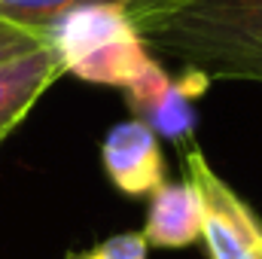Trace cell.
Segmentation results:
<instances>
[{
	"label": "cell",
	"instance_id": "cell-1",
	"mask_svg": "<svg viewBox=\"0 0 262 259\" xmlns=\"http://www.w3.org/2000/svg\"><path fill=\"white\" fill-rule=\"evenodd\" d=\"M131 18L149 52L207 82H262V0H146Z\"/></svg>",
	"mask_w": 262,
	"mask_h": 259
},
{
	"label": "cell",
	"instance_id": "cell-2",
	"mask_svg": "<svg viewBox=\"0 0 262 259\" xmlns=\"http://www.w3.org/2000/svg\"><path fill=\"white\" fill-rule=\"evenodd\" d=\"M43 37L58 52L64 70L110 89H128L156 61L131 18V9L119 3H85L67 9L43 28Z\"/></svg>",
	"mask_w": 262,
	"mask_h": 259
},
{
	"label": "cell",
	"instance_id": "cell-3",
	"mask_svg": "<svg viewBox=\"0 0 262 259\" xmlns=\"http://www.w3.org/2000/svg\"><path fill=\"white\" fill-rule=\"evenodd\" d=\"M186 177L201 195V238L210 259H262V226L232 186L210 171L201 149H186Z\"/></svg>",
	"mask_w": 262,
	"mask_h": 259
},
{
	"label": "cell",
	"instance_id": "cell-4",
	"mask_svg": "<svg viewBox=\"0 0 262 259\" xmlns=\"http://www.w3.org/2000/svg\"><path fill=\"white\" fill-rule=\"evenodd\" d=\"M207 85L210 82L195 70L171 76L159 61H152L122 92L134 110V119H140L156 137L183 146L195 134V98Z\"/></svg>",
	"mask_w": 262,
	"mask_h": 259
},
{
	"label": "cell",
	"instance_id": "cell-5",
	"mask_svg": "<svg viewBox=\"0 0 262 259\" xmlns=\"http://www.w3.org/2000/svg\"><path fill=\"white\" fill-rule=\"evenodd\" d=\"M101 159L113 186L131 198L152 195L159 186H165V159L159 137L140 119L119 122L107 131Z\"/></svg>",
	"mask_w": 262,
	"mask_h": 259
},
{
	"label": "cell",
	"instance_id": "cell-6",
	"mask_svg": "<svg viewBox=\"0 0 262 259\" xmlns=\"http://www.w3.org/2000/svg\"><path fill=\"white\" fill-rule=\"evenodd\" d=\"M61 73L64 64L46 40L28 52L0 58V140L31 113Z\"/></svg>",
	"mask_w": 262,
	"mask_h": 259
},
{
	"label": "cell",
	"instance_id": "cell-7",
	"mask_svg": "<svg viewBox=\"0 0 262 259\" xmlns=\"http://www.w3.org/2000/svg\"><path fill=\"white\" fill-rule=\"evenodd\" d=\"M201 195L186 183H165L149 195L143 238L152 247H186L201 238Z\"/></svg>",
	"mask_w": 262,
	"mask_h": 259
},
{
	"label": "cell",
	"instance_id": "cell-8",
	"mask_svg": "<svg viewBox=\"0 0 262 259\" xmlns=\"http://www.w3.org/2000/svg\"><path fill=\"white\" fill-rule=\"evenodd\" d=\"M85 3H119V6L134 9L146 0H0V21L43 31L58 15H64L67 9H76V6H85Z\"/></svg>",
	"mask_w": 262,
	"mask_h": 259
},
{
	"label": "cell",
	"instance_id": "cell-9",
	"mask_svg": "<svg viewBox=\"0 0 262 259\" xmlns=\"http://www.w3.org/2000/svg\"><path fill=\"white\" fill-rule=\"evenodd\" d=\"M146 247L149 244H146L143 232H125V235H116L73 259H146Z\"/></svg>",
	"mask_w": 262,
	"mask_h": 259
},
{
	"label": "cell",
	"instance_id": "cell-10",
	"mask_svg": "<svg viewBox=\"0 0 262 259\" xmlns=\"http://www.w3.org/2000/svg\"><path fill=\"white\" fill-rule=\"evenodd\" d=\"M46 37L43 31L37 28H25V25H9V21H0V58L6 55H18V52H28L34 46H40Z\"/></svg>",
	"mask_w": 262,
	"mask_h": 259
}]
</instances>
